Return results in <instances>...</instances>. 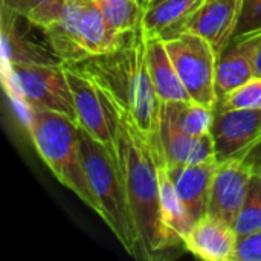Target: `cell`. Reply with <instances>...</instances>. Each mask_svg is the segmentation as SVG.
<instances>
[{"instance_id":"cell-21","label":"cell","mask_w":261,"mask_h":261,"mask_svg":"<svg viewBox=\"0 0 261 261\" xmlns=\"http://www.w3.org/2000/svg\"><path fill=\"white\" fill-rule=\"evenodd\" d=\"M66 6L67 0H2V8L26 17L44 29L63 17Z\"/></svg>"},{"instance_id":"cell-6","label":"cell","mask_w":261,"mask_h":261,"mask_svg":"<svg viewBox=\"0 0 261 261\" xmlns=\"http://www.w3.org/2000/svg\"><path fill=\"white\" fill-rule=\"evenodd\" d=\"M11 73V87L24 109V122L28 106L52 110L76 121L72 90L63 64H8Z\"/></svg>"},{"instance_id":"cell-18","label":"cell","mask_w":261,"mask_h":261,"mask_svg":"<svg viewBox=\"0 0 261 261\" xmlns=\"http://www.w3.org/2000/svg\"><path fill=\"white\" fill-rule=\"evenodd\" d=\"M205 0H159L144 9V24L148 34L162 38L185 31L187 24Z\"/></svg>"},{"instance_id":"cell-4","label":"cell","mask_w":261,"mask_h":261,"mask_svg":"<svg viewBox=\"0 0 261 261\" xmlns=\"http://www.w3.org/2000/svg\"><path fill=\"white\" fill-rule=\"evenodd\" d=\"M80 142L84 168L93 196L99 205L101 219L112 229L125 252L141 260L138 229L113 150L96 141L81 127Z\"/></svg>"},{"instance_id":"cell-19","label":"cell","mask_w":261,"mask_h":261,"mask_svg":"<svg viewBox=\"0 0 261 261\" xmlns=\"http://www.w3.org/2000/svg\"><path fill=\"white\" fill-rule=\"evenodd\" d=\"M44 31L52 50L63 64H72L89 58L81 41L80 12L76 0H67L63 17Z\"/></svg>"},{"instance_id":"cell-17","label":"cell","mask_w":261,"mask_h":261,"mask_svg":"<svg viewBox=\"0 0 261 261\" xmlns=\"http://www.w3.org/2000/svg\"><path fill=\"white\" fill-rule=\"evenodd\" d=\"M159 210L168 251L185 248L184 242L193 226V220L168 174L167 161L159 164Z\"/></svg>"},{"instance_id":"cell-26","label":"cell","mask_w":261,"mask_h":261,"mask_svg":"<svg viewBox=\"0 0 261 261\" xmlns=\"http://www.w3.org/2000/svg\"><path fill=\"white\" fill-rule=\"evenodd\" d=\"M234 261H261V229L251 236L240 237Z\"/></svg>"},{"instance_id":"cell-2","label":"cell","mask_w":261,"mask_h":261,"mask_svg":"<svg viewBox=\"0 0 261 261\" xmlns=\"http://www.w3.org/2000/svg\"><path fill=\"white\" fill-rule=\"evenodd\" d=\"M86 75L133 118L154 144L159 141L161 101L147 66V28L144 20L113 50L69 64Z\"/></svg>"},{"instance_id":"cell-5","label":"cell","mask_w":261,"mask_h":261,"mask_svg":"<svg viewBox=\"0 0 261 261\" xmlns=\"http://www.w3.org/2000/svg\"><path fill=\"white\" fill-rule=\"evenodd\" d=\"M164 41L190 98L216 110L219 57L211 43L193 31H182Z\"/></svg>"},{"instance_id":"cell-11","label":"cell","mask_w":261,"mask_h":261,"mask_svg":"<svg viewBox=\"0 0 261 261\" xmlns=\"http://www.w3.org/2000/svg\"><path fill=\"white\" fill-rule=\"evenodd\" d=\"M239 240L240 237L232 225L206 214L193 223L184 246L185 251L200 260L234 261Z\"/></svg>"},{"instance_id":"cell-15","label":"cell","mask_w":261,"mask_h":261,"mask_svg":"<svg viewBox=\"0 0 261 261\" xmlns=\"http://www.w3.org/2000/svg\"><path fill=\"white\" fill-rule=\"evenodd\" d=\"M217 165H219V161L206 162V164H196V165L167 164L168 174L193 223H196L199 219H202L208 213L211 184H213Z\"/></svg>"},{"instance_id":"cell-20","label":"cell","mask_w":261,"mask_h":261,"mask_svg":"<svg viewBox=\"0 0 261 261\" xmlns=\"http://www.w3.org/2000/svg\"><path fill=\"white\" fill-rule=\"evenodd\" d=\"M173 121L184 133L190 136H202L211 133L214 122V109H210L196 101L162 102Z\"/></svg>"},{"instance_id":"cell-3","label":"cell","mask_w":261,"mask_h":261,"mask_svg":"<svg viewBox=\"0 0 261 261\" xmlns=\"http://www.w3.org/2000/svg\"><path fill=\"white\" fill-rule=\"evenodd\" d=\"M26 128L37 153L58 182L99 214V205L84 168L78 122L61 113L28 106Z\"/></svg>"},{"instance_id":"cell-30","label":"cell","mask_w":261,"mask_h":261,"mask_svg":"<svg viewBox=\"0 0 261 261\" xmlns=\"http://www.w3.org/2000/svg\"><path fill=\"white\" fill-rule=\"evenodd\" d=\"M156 2H159V0H156Z\"/></svg>"},{"instance_id":"cell-12","label":"cell","mask_w":261,"mask_h":261,"mask_svg":"<svg viewBox=\"0 0 261 261\" xmlns=\"http://www.w3.org/2000/svg\"><path fill=\"white\" fill-rule=\"evenodd\" d=\"M242 8L243 0H205L185 31L206 38L220 57L236 35Z\"/></svg>"},{"instance_id":"cell-8","label":"cell","mask_w":261,"mask_h":261,"mask_svg":"<svg viewBox=\"0 0 261 261\" xmlns=\"http://www.w3.org/2000/svg\"><path fill=\"white\" fill-rule=\"evenodd\" d=\"M211 135L217 161L243 159L261 139V109H216Z\"/></svg>"},{"instance_id":"cell-9","label":"cell","mask_w":261,"mask_h":261,"mask_svg":"<svg viewBox=\"0 0 261 261\" xmlns=\"http://www.w3.org/2000/svg\"><path fill=\"white\" fill-rule=\"evenodd\" d=\"M252 170L239 158L219 161L210 193L208 213L234 226L246 200Z\"/></svg>"},{"instance_id":"cell-22","label":"cell","mask_w":261,"mask_h":261,"mask_svg":"<svg viewBox=\"0 0 261 261\" xmlns=\"http://www.w3.org/2000/svg\"><path fill=\"white\" fill-rule=\"evenodd\" d=\"M109 28L116 34L133 31L142 20L145 6L139 0H96Z\"/></svg>"},{"instance_id":"cell-23","label":"cell","mask_w":261,"mask_h":261,"mask_svg":"<svg viewBox=\"0 0 261 261\" xmlns=\"http://www.w3.org/2000/svg\"><path fill=\"white\" fill-rule=\"evenodd\" d=\"M239 237L251 236L261 229V174L254 173L251 176L246 200L234 223Z\"/></svg>"},{"instance_id":"cell-25","label":"cell","mask_w":261,"mask_h":261,"mask_svg":"<svg viewBox=\"0 0 261 261\" xmlns=\"http://www.w3.org/2000/svg\"><path fill=\"white\" fill-rule=\"evenodd\" d=\"M261 31V0H243V8L234 37Z\"/></svg>"},{"instance_id":"cell-1","label":"cell","mask_w":261,"mask_h":261,"mask_svg":"<svg viewBox=\"0 0 261 261\" xmlns=\"http://www.w3.org/2000/svg\"><path fill=\"white\" fill-rule=\"evenodd\" d=\"M98 92L107 113L113 153L138 229L141 260H159L168 252L159 210V164L165 161L161 144L151 142L128 112L99 89Z\"/></svg>"},{"instance_id":"cell-14","label":"cell","mask_w":261,"mask_h":261,"mask_svg":"<svg viewBox=\"0 0 261 261\" xmlns=\"http://www.w3.org/2000/svg\"><path fill=\"white\" fill-rule=\"evenodd\" d=\"M261 47V31L234 37L217 61L219 96L257 76L255 58Z\"/></svg>"},{"instance_id":"cell-29","label":"cell","mask_w":261,"mask_h":261,"mask_svg":"<svg viewBox=\"0 0 261 261\" xmlns=\"http://www.w3.org/2000/svg\"><path fill=\"white\" fill-rule=\"evenodd\" d=\"M156 0H145V6H148V5H151V3H154Z\"/></svg>"},{"instance_id":"cell-16","label":"cell","mask_w":261,"mask_h":261,"mask_svg":"<svg viewBox=\"0 0 261 261\" xmlns=\"http://www.w3.org/2000/svg\"><path fill=\"white\" fill-rule=\"evenodd\" d=\"M147 66L161 102L193 101L182 84L176 67L168 55L165 41L161 35L147 32Z\"/></svg>"},{"instance_id":"cell-24","label":"cell","mask_w":261,"mask_h":261,"mask_svg":"<svg viewBox=\"0 0 261 261\" xmlns=\"http://www.w3.org/2000/svg\"><path fill=\"white\" fill-rule=\"evenodd\" d=\"M216 109H261V76L219 96Z\"/></svg>"},{"instance_id":"cell-10","label":"cell","mask_w":261,"mask_h":261,"mask_svg":"<svg viewBox=\"0 0 261 261\" xmlns=\"http://www.w3.org/2000/svg\"><path fill=\"white\" fill-rule=\"evenodd\" d=\"M63 67L72 90L78 125L96 141L113 150V139L107 113L96 86L75 67L69 64H63Z\"/></svg>"},{"instance_id":"cell-27","label":"cell","mask_w":261,"mask_h":261,"mask_svg":"<svg viewBox=\"0 0 261 261\" xmlns=\"http://www.w3.org/2000/svg\"><path fill=\"white\" fill-rule=\"evenodd\" d=\"M243 161L249 165L254 173L261 174V139L243 156Z\"/></svg>"},{"instance_id":"cell-28","label":"cell","mask_w":261,"mask_h":261,"mask_svg":"<svg viewBox=\"0 0 261 261\" xmlns=\"http://www.w3.org/2000/svg\"><path fill=\"white\" fill-rule=\"evenodd\" d=\"M255 72H257V76H261V47L255 58Z\"/></svg>"},{"instance_id":"cell-13","label":"cell","mask_w":261,"mask_h":261,"mask_svg":"<svg viewBox=\"0 0 261 261\" xmlns=\"http://www.w3.org/2000/svg\"><path fill=\"white\" fill-rule=\"evenodd\" d=\"M159 141L167 164L196 165L216 162V144L211 133L202 136H190L179 130L167 109L161 104Z\"/></svg>"},{"instance_id":"cell-7","label":"cell","mask_w":261,"mask_h":261,"mask_svg":"<svg viewBox=\"0 0 261 261\" xmlns=\"http://www.w3.org/2000/svg\"><path fill=\"white\" fill-rule=\"evenodd\" d=\"M26 17L2 8L3 55L8 64H63L52 50L44 28L32 23L24 29Z\"/></svg>"}]
</instances>
